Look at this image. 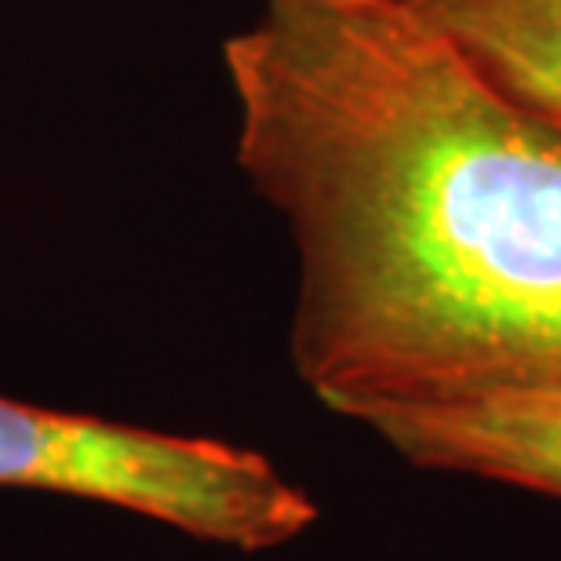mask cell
I'll return each instance as SVG.
<instances>
[{
    "label": "cell",
    "mask_w": 561,
    "mask_h": 561,
    "mask_svg": "<svg viewBox=\"0 0 561 561\" xmlns=\"http://www.w3.org/2000/svg\"><path fill=\"white\" fill-rule=\"evenodd\" d=\"M238 164L299 255L296 376L362 426L561 394V121L416 0H263L222 41Z\"/></svg>",
    "instance_id": "obj_1"
},
{
    "label": "cell",
    "mask_w": 561,
    "mask_h": 561,
    "mask_svg": "<svg viewBox=\"0 0 561 561\" xmlns=\"http://www.w3.org/2000/svg\"><path fill=\"white\" fill-rule=\"evenodd\" d=\"M0 489L55 492L260 554L299 540L318 503L271 456L0 394Z\"/></svg>",
    "instance_id": "obj_2"
},
{
    "label": "cell",
    "mask_w": 561,
    "mask_h": 561,
    "mask_svg": "<svg viewBox=\"0 0 561 561\" xmlns=\"http://www.w3.org/2000/svg\"><path fill=\"white\" fill-rule=\"evenodd\" d=\"M368 431L420 470L492 481L561 503V394L401 412Z\"/></svg>",
    "instance_id": "obj_3"
},
{
    "label": "cell",
    "mask_w": 561,
    "mask_h": 561,
    "mask_svg": "<svg viewBox=\"0 0 561 561\" xmlns=\"http://www.w3.org/2000/svg\"><path fill=\"white\" fill-rule=\"evenodd\" d=\"M492 81L561 121V0H416Z\"/></svg>",
    "instance_id": "obj_4"
}]
</instances>
